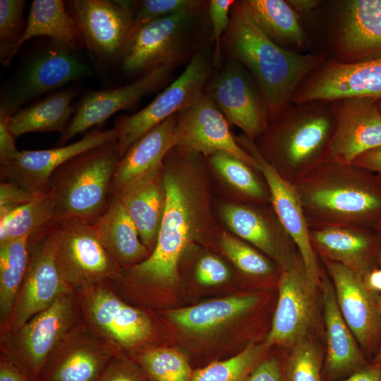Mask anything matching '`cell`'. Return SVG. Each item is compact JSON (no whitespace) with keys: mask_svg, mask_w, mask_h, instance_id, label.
<instances>
[{"mask_svg":"<svg viewBox=\"0 0 381 381\" xmlns=\"http://www.w3.org/2000/svg\"><path fill=\"white\" fill-rule=\"evenodd\" d=\"M203 157L174 147L164 159V212L156 245L148 258L128 269L143 282L172 286L179 279V263L196 242L215 238L219 231Z\"/></svg>","mask_w":381,"mask_h":381,"instance_id":"6da1fadb","label":"cell"},{"mask_svg":"<svg viewBox=\"0 0 381 381\" xmlns=\"http://www.w3.org/2000/svg\"><path fill=\"white\" fill-rule=\"evenodd\" d=\"M294 186L310 229H374L381 221V181L353 163L328 159Z\"/></svg>","mask_w":381,"mask_h":381,"instance_id":"7a4b0ae2","label":"cell"},{"mask_svg":"<svg viewBox=\"0 0 381 381\" xmlns=\"http://www.w3.org/2000/svg\"><path fill=\"white\" fill-rule=\"evenodd\" d=\"M226 39L234 60L258 86L270 122L292 104L301 83L326 59L321 54L294 52L274 43L249 20L238 1L231 8Z\"/></svg>","mask_w":381,"mask_h":381,"instance_id":"3957f363","label":"cell"},{"mask_svg":"<svg viewBox=\"0 0 381 381\" xmlns=\"http://www.w3.org/2000/svg\"><path fill=\"white\" fill-rule=\"evenodd\" d=\"M334 128L331 102L293 103L255 143L276 172L294 185L329 159Z\"/></svg>","mask_w":381,"mask_h":381,"instance_id":"277c9868","label":"cell"},{"mask_svg":"<svg viewBox=\"0 0 381 381\" xmlns=\"http://www.w3.org/2000/svg\"><path fill=\"white\" fill-rule=\"evenodd\" d=\"M119 160L117 140H112L80 153L56 169L49 183L55 220L93 224L112 200Z\"/></svg>","mask_w":381,"mask_h":381,"instance_id":"5b68a950","label":"cell"},{"mask_svg":"<svg viewBox=\"0 0 381 381\" xmlns=\"http://www.w3.org/2000/svg\"><path fill=\"white\" fill-rule=\"evenodd\" d=\"M90 74L76 51L52 40L16 72L2 93L0 111L11 116L23 104Z\"/></svg>","mask_w":381,"mask_h":381,"instance_id":"8992f818","label":"cell"},{"mask_svg":"<svg viewBox=\"0 0 381 381\" xmlns=\"http://www.w3.org/2000/svg\"><path fill=\"white\" fill-rule=\"evenodd\" d=\"M212 61L207 49L197 52L182 73L140 111L116 119L117 150L121 159L142 136L177 114L199 95L211 73Z\"/></svg>","mask_w":381,"mask_h":381,"instance_id":"52a82bcc","label":"cell"},{"mask_svg":"<svg viewBox=\"0 0 381 381\" xmlns=\"http://www.w3.org/2000/svg\"><path fill=\"white\" fill-rule=\"evenodd\" d=\"M47 234L64 279L90 282L117 273L118 265L100 243L92 224L55 220Z\"/></svg>","mask_w":381,"mask_h":381,"instance_id":"ba28073f","label":"cell"},{"mask_svg":"<svg viewBox=\"0 0 381 381\" xmlns=\"http://www.w3.org/2000/svg\"><path fill=\"white\" fill-rule=\"evenodd\" d=\"M299 255L293 266L281 270L279 296L265 344L291 347L308 337L318 317V289Z\"/></svg>","mask_w":381,"mask_h":381,"instance_id":"9c48e42d","label":"cell"},{"mask_svg":"<svg viewBox=\"0 0 381 381\" xmlns=\"http://www.w3.org/2000/svg\"><path fill=\"white\" fill-rule=\"evenodd\" d=\"M202 8L188 9L151 22L133 33L121 56L127 73H147L181 59L188 35Z\"/></svg>","mask_w":381,"mask_h":381,"instance_id":"30bf717a","label":"cell"},{"mask_svg":"<svg viewBox=\"0 0 381 381\" xmlns=\"http://www.w3.org/2000/svg\"><path fill=\"white\" fill-rule=\"evenodd\" d=\"M347 98L381 99V56L356 63L325 59L301 83L292 104Z\"/></svg>","mask_w":381,"mask_h":381,"instance_id":"8fae6325","label":"cell"},{"mask_svg":"<svg viewBox=\"0 0 381 381\" xmlns=\"http://www.w3.org/2000/svg\"><path fill=\"white\" fill-rule=\"evenodd\" d=\"M176 116L175 146L207 157L226 152L258 171L255 159L236 141L228 121L208 95L201 93Z\"/></svg>","mask_w":381,"mask_h":381,"instance_id":"7c38bea8","label":"cell"},{"mask_svg":"<svg viewBox=\"0 0 381 381\" xmlns=\"http://www.w3.org/2000/svg\"><path fill=\"white\" fill-rule=\"evenodd\" d=\"M219 214L231 232L265 253L280 270L290 269L298 254L271 203L220 202Z\"/></svg>","mask_w":381,"mask_h":381,"instance_id":"4fadbf2b","label":"cell"},{"mask_svg":"<svg viewBox=\"0 0 381 381\" xmlns=\"http://www.w3.org/2000/svg\"><path fill=\"white\" fill-rule=\"evenodd\" d=\"M68 2L89 49L106 60L121 59L131 35L137 3L107 0Z\"/></svg>","mask_w":381,"mask_h":381,"instance_id":"5bb4252c","label":"cell"},{"mask_svg":"<svg viewBox=\"0 0 381 381\" xmlns=\"http://www.w3.org/2000/svg\"><path fill=\"white\" fill-rule=\"evenodd\" d=\"M208 96L228 122L241 129L252 140L255 141L270 123L258 86L246 68L236 60L213 78Z\"/></svg>","mask_w":381,"mask_h":381,"instance_id":"9a60e30c","label":"cell"},{"mask_svg":"<svg viewBox=\"0 0 381 381\" xmlns=\"http://www.w3.org/2000/svg\"><path fill=\"white\" fill-rule=\"evenodd\" d=\"M332 279L337 306L357 342L368 356H376L381 344L380 295L341 264L322 260Z\"/></svg>","mask_w":381,"mask_h":381,"instance_id":"2e32d148","label":"cell"},{"mask_svg":"<svg viewBox=\"0 0 381 381\" xmlns=\"http://www.w3.org/2000/svg\"><path fill=\"white\" fill-rule=\"evenodd\" d=\"M236 139L255 159L258 171L268 186L271 205L276 214L295 244L308 277L320 286L323 274L310 243V229L294 186L282 178L262 157L254 140L245 135L236 137Z\"/></svg>","mask_w":381,"mask_h":381,"instance_id":"e0dca14e","label":"cell"},{"mask_svg":"<svg viewBox=\"0 0 381 381\" xmlns=\"http://www.w3.org/2000/svg\"><path fill=\"white\" fill-rule=\"evenodd\" d=\"M174 65L166 64L156 67L126 85L85 94L59 143L64 145L76 135L104 123L115 113L132 107L144 96L157 90L169 79Z\"/></svg>","mask_w":381,"mask_h":381,"instance_id":"ac0fdd59","label":"cell"},{"mask_svg":"<svg viewBox=\"0 0 381 381\" xmlns=\"http://www.w3.org/2000/svg\"><path fill=\"white\" fill-rule=\"evenodd\" d=\"M331 102L334 128L329 159L353 163L365 152L381 147V112L378 100L347 98Z\"/></svg>","mask_w":381,"mask_h":381,"instance_id":"d6986e66","label":"cell"},{"mask_svg":"<svg viewBox=\"0 0 381 381\" xmlns=\"http://www.w3.org/2000/svg\"><path fill=\"white\" fill-rule=\"evenodd\" d=\"M64 280L47 229L29 238V261L13 308V328L20 329L50 306L64 291Z\"/></svg>","mask_w":381,"mask_h":381,"instance_id":"ffe728a7","label":"cell"},{"mask_svg":"<svg viewBox=\"0 0 381 381\" xmlns=\"http://www.w3.org/2000/svg\"><path fill=\"white\" fill-rule=\"evenodd\" d=\"M118 140L114 127L95 130L70 145L47 150H21L13 159L0 164L1 177L36 194L49 190L52 174L74 157L108 142Z\"/></svg>","mask_w":381,"mask_h":381,"instance_id":"44dd1931","label":"cell"},{"mask_svg":"<svg viewBox=\"0 0 381 381\" xmlns=\"http://www.w3.org/2000/svg\"><path fill=\"white\" fill-rule=\"evenodd\" d=\"M310 241L322 260L341 264L362 279L379 266L381 234L373 228L313 229H310Z\"/></svg>","mask_w":381,"mask_h":381,"instance_id":"7402d4cb","label":"cell"},{"mask_svg":"<svg viewBox=\"0 0 381 381\" xmlns=\"http://www.w3.org/2000/svg\"><path fill=\"white\" fill-rule=\"evenodd\" d=\"M341 63H356L381 56V0L344 2L336 40Z\"/></svg>","mask_w":381,"mask_h":381,"instance_id":"603a6c76","label":"cell"},{"mask_svg":"<svg viewBox=\"0 0 381 381\" xmlns=\"http://www.w3.org/2000/svg\"><path fill=\"white\" fill-rule=\"evenodd\" d=\"M326 329L327 351L323 381H340L370 364L337 306L332 282L323 275L320 284Z\"/></svg>","mask_w":381,"mask_h":381,"instance_id":"cb8c5ba5","label":"cell"},{"mask_svg":"<svg viewBox=\"0 0 381 381\" xmlns=\"http://www.w3.org/2000/svg\"><path fill=\"white\" fill-rule=\"evenodd\" d=\"M72 310L70 295L63 293L47 309L25 324L20 332L21 363L37 379L48 355L67 328Z\"/></svg>","mask_w":381,"mask_h":381,"instance_id":"d4e9b609","label":"cell"},{"mask_svg":"<svg viewBox=\"0 0 381 381\" xmlns=\"http://www.w3.org/2000/svg\"><path fill=\"white\" fill-rule=\"evenodd\" d=\"M114 196L128 212L138 229L141 241L151 253L156 245L165 208L164 166Z\"/></svg>","mask_w":381,"mask_h":381,"instance_id":"484cf974","label":"cell"},{"mask_svg":"<svg viewBox=\"0 0 381 381\" xmlns=\"http://www.w3.org/2000/svg\"><path fill=\"white\" fill-rule=\"evenodd\" d=\"M177 116L174 115L138 139L120 159L112 183L113 196L163 165L175 147Z\"/></svg>","mask_w":381,"mask_h":381,"instance_id":"4316f807","label":"cell"},{"mask_svg":"<svg viewBox=\"0 0 381 381\" xmlns=\"http://www.w3.org/2000/svg\"><path fill=\"white\" fill-rule=\"evenodd\" d=\"M92 224L100 243L118 265L131 267L150 255L135 223L116 197Z\"/></svg>","mask_w":381,"mask_h":381,"instance_id":"83f0119b","label":"cell"},{"mask_svg":"<svg viewBox=\"0 0 381 381\" xmlns=\"http://www.w3.org/2000/svg\"><path fill=\"white\" fill-rule=\"evenodd\" d=\"M253 25L268 39L289 50H303L308 44L299 16L284 0L238 1Z\"/></svg>","mask_w":381,"mask_h":381,"instance_id":"f1b7e54d","label":"cell"},{"mask_svg":"<svg viewBox=\"0 0 381 381\" xmlns=\"http://www.w3.org/2000/svg\"><path fill=\"white\" fill-rule=\"evenodd\" d=\"M97 291L91 300V314L97 326L109 337L123 346H131L150 335L151 322L144 313L107 291Z\"/></svg>","mask_w":381,"mask_h":381,"instance_id":"f546056e","label":"cell"},{"mask_svg":"<svg viewBox=\"0 0 381 381\" xmlns=\"http://www.w3.org/2000/svg\"><path fill=\"white\" fill-rule=\"evenodd\" d=\"M257 295L234 296L207 301L169 312L170 320L181 328L195 334L207 333L232 322L252 310Z\"/></svg>","mask_w":381,"mask_h":381,"instance_id":"4dcf8cb0","label":"cell"},{"mask_svg":"<svg viewBox=\"0 0 381 381\" xmlns=\"http://www.w3.org/2000/svg\"><path fill=\"white\" fill-rule=\"evenodd\" d=\"M78 92L68 89L52 93L26 107L10 119V130L16 138L32 132L56 131L62 135L75 112L72 101Z\"/></svg>","mask_w":381,"mask_h":381,"instance_id":"1f68e13d","label":"cell"},{"mask_svg":"<svg viewBox=\"0 0 381 381\" xmlns=\"http://www.w3.org/2000/svg\"><path fill=\"white\" fill-rule=\"evenodd\" d=\"M45 36L76 51L83 42L73 17L61 0H34L31 4L23 35L16 44L14 55L28 40Z\"/></svg>","mask_w":381,"mask_h":381,"instance_id":"d6a6232c","label":"cell"},{"mask_svg":"<svg viewBox=\"0 0 381 381\" xmlns=\"http://www.w3.org/2000/svg\"><path fill=\"white\" fill-rule=\"evenodd\" d=\"M209 157L214 172L237 195L241 202L270 204L268 186L258 171L232 155L219 152Z\"/></svg>","mask_w":381,"mask_h":381,"instance_id":"836d02e7","label":"cell"},{"mask_svg":"<svg viewBox=\"0 0 381 381\" xmlns=\"http://www.w3.org/2000/svg\"><path fill=\"white\" fill-rule=\"evenodd\" d=\"M55 221V207L48 191L0 217V244L22 237H32L47 230Z\"/></svg>","mask_w":381,"mask_h":381,"instance_id":"e575fe53","label":"cell"},{"mask_svg":"<svg viewBox=\"0 0 381 381\" xmlns=\"http://www.w3.org/2000/svg\"><path fill=\"white\" fill-rule=\"evenodd\" d=\"M29 261V237L0 244V307L1 317L16 303Z\"/></svg>","mask_w":381,"mask_h":381,"instance_id":"d590c367","label":"cell"},{"mask_svg":"<svg viewBox=\"0 0 381 381\" xmlns=\"http://www.w3.org/2000/svg\"><path fill=\"white\" fill-rule=\"evenodd\" d=\"M107 365V358L99 352L74 350L46 366L37 381H98Z\"/></svg>","mask_w":381,"mask_h":381,"instance_id":"8d00e7d4","label":"cell"},{"mask_svg":"<svg viewBox=\"0 0 381 381\" xmlns=\"http://www.w3.org/2000/svg\"><path fill=\"white\" fill-rule=\"evenodd\" d=\"M267 346L265 343L250 344L230 358L195 370L190 381H248L253 370L265 358Z\"/></svg>","mask_w":381,"mask_h":381,"instance_id":"74e56055","label":"cell"},{"mask_svg":"<svg viewBox=\"0 0 381 381\" xmlns=\"http://www.w3.org/2000/svg\"><path fill=\"white\" fill-rule=\"evenodd\" d=\"M216 239L221 250L243 273L267 277L277 272V267L265 255L236 236L219 229Z\"/></svg>","mask_w":381,"mask_h":381,"instance_id":"f35d334b","label":"cell"},{"mask_svg":"<svg viewBox=\"0 0 381 381\" xmlns=\"http://www.w3.org/2000/svg\"><path fill=\"white\" fill-rule=\"evenodd\" d=\"M140 363L150 381H190L195 371L183 353L169 349L148 351Z\"/></svg>","mask_w":381,"mask_h":381,"instance_id":"ab89813d","label":"cell"},{"mask_svg":"<svg viewBox=\"0 0 381 381\" xmlns=\"http://www.w3.org/2000/svg\"><path fill=\"white\" fill-rule=\"evenodd\" d=\"M324 356L309 337L297 341L283 362L284 381H323Z\"/></svg>","mask_w":381,"mask_h":381,"instance_id":"60d3db41","label":"cell"},{"mask_svg":"<svg viewBox=\"0 0 381 381\" xmlns=\"http://www.w3.org/2000/svg\"><path fill=\"white\" fill-rule=\"evenodd\" d=\"M24 0L0 1V59L8 66L16 44L23 35L26 23L23 20Z\"/></svg>","mask_w":381,"mask_h":381,"instance_id":"b9f144b4","label":"cell"},{"mask_svg":"<svg viewBox=\"0 0 381 381\" xmlns=\"http://www.w3.org/2000/svg\"><path fill=\"white\" fill-rule=\"evenodd\" d=\"M203 2L198 0L140 1L137 3L131 35L151 22L185 10L202 8Z\"/></svg>","mask_w":381,"mask_h":381,"instance_id":"7bdbcfd3","label":"cell"},{"mask_svg":"<svg viewBox=\"0 0 381 381\" xmlns=\"http://www.w3.org/2000/svg\"><path fill=\"white\" fill-rule=\"evenodd\" d=\"M234 3L233 0H210L208 2V15L212 26V39L215 42L213 64L220 59V40L229 28L230 12Z\"/></svg>","mask_w":381,"mask_h":381,"instance_id":"ee69618b","label":"cell"},{"mask_svg":"<svg viewBox=\"0 0 381 381\" xmlns=\"http://www.w3.org/2000/svg\"><path fill=\"white\" fill-rule=\"evenodd\" d=\"M230 271L226 265L213 255L202 256L198 262L195 270L196 281L205 286L223 284L230 278Z\"/></svg>","mask_w":381,"mask_h":381,"instance_id":"f6af8a7d","label":"cell"},{"mask_svg":"<svg viewBox=\"0 0 381 381\" xmlns=\"http://www.w3.org/2000/svg\"><path fill=\"white\" fill-rule=\"evenodd\" d=\"M35 193L12 181L0 183V217L30 202Z\"/></svg>","mask_w":381,"mask_h":381,"instance_id":"bcb514c9","label":"cell"},{"mask_svg":"<svg viewBox=\"0 0 381 381\" xmlns=\"http://www.w3.org/2000/svg\"><path fill=\"white\" fill-rule=\"evenodd\" d=\"M143 373L131 365L113 362L107 365L98 381H150Z\"/></svg>","mask_w":381,"mask_h":381,"instance_id":"7dc6e473","label":"cell"},{"mask_svg":"<svg viewBox=\"0 0 381 381\" xmlns=\"http://www.w3.org/2000/svg\"><path fill=\"white\" fill-rule=\"evenodd\" d=\"M11 116L0 111V164L15 159L20 150L10 130Z\"/></svg>","mask_w":381,"mask_h":381,"instance_id":"c3c4849f","label":"cell"},{"mask_svg":"<svg viewBox=\"0 0 381 381\" xmlns=\"http://www.w3.org/2000/svg\"><path fill=\"white\" fill-rule=\"evenodd\" d=\"M248 381H284L283 363L276 357L265 358L253 370Z\"/></svg>","mask_w":381,"mask_h":381,"instance_id":"681fc988","label":"cell"},{"mask_svg":"<svg viewBox=\"0 0 381 381\" xmlns=\"http://www.w3.org/2000/svg\"><path fill=\"white\" fill-rule=\"evenodd\" d=\"M353 163L375 174L381 181V147L365 152Z\"/></svg>","mask_w":381,"mask_h":381,"instance_id":"f907efd6","label":"cell"},{"mask_svg":"<svg viewBox=\"0 0 381 381\" xmlns=\"http://www.w3.org/2000/svg\"><path fill=\"white\" fill-rule=\"evenodd\" d=\"M340 381H381V363L371 362L365 368Z\"/></svg>","mask_w":381,"mask_h":381,"instance_id":"816d5d0a","label":"cell"},{"mask_svg":"<svg viewBox=\"0 0 381 381\" xmlns=\"http://www.w3.org/2000/svg\"><path fill=\"white\" fill-rule=\"evenodd\" d=\"M0 381H29L18 368L6 361L0 364Z\"/></svg>","mask_w":381,"mask_h":381,"instance_id":"f5cc1de1","label":"cell"},{"mask_svg":"<svg viewBox=\"0 0 381 381\" xmlns=\"http://www.w3.org/2000/svg\"><path fill=\"white\" fill-rule=\"evenodd\" d=\"M363 281L369 291L381 295V267L377 266L370 270L363 278Z\"/></svg>","mask_w":381,"mask_h":381,"instance_id":"db71d44e","label":"cell"},{"mask_svg":"<svg viewBox=\"0 0 381 381\" xmlns=\"http://www.w3.org/2000/svg\"><path fill=\"white\" fill-rule=\"evenodd\" d=\"M291 8L300 16L309 14L320 5L321 1L318 0H286Z\"/></svg>","mask_w":381,"mask_h":381,"instance_id":"11a10c76","label":"cell"},{"mask_svg":"<svg viewBox=\"0 0 381 381\" xmlns=\"http://www.w3.org/2000/svg\"><path fill=\"white\" fill-rule=\"evenodd\" d=\"M378 265L380 267H381V247L380 248L379 255H378ZM380 312H381V295H380ZM372 362L376 363H381V344H380L379 351Z\"/></svg>","mask_w":381,"mask_h":381,"instance_id":"9f6ffc18","label":"cell"},{"mask_svg":"<svg viewBox=\"0 0 381 381\" xmlns=\"http://www.w3.org/2000/svg\"><path fill=\"white\" fill-rule=\"evenodd\" d=\"M374 229L381 234V221L374 226Z\"/></svg>","mask_w":381,"mask_h":381,"instance_id":"6f0895ef","label":"cell"},{"mask_svg":"<svg viewBox=\"0 0 381 381\" xmlns=\"http://www.w3.org/2000/svg\"><path fill=\"white\" fill-rule=\"evenodd\" d=\"M378 106H379L380 111L381 112V99L378 100Z\"/></svg>","mask_w":381,"mask_h":381,"instance_id":"680465c9","label":"cell"}]
</instances>
